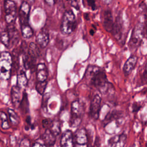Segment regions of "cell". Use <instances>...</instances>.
<instances>
[{
	"mask_svg": "<svg viewBox=\"0 0 147 147\" xmlns=\"http://www.w3.org/2000/svg\"><path fill=\"white\" fill-rule=\"evenodd\" d=\"M85 75L88 78H90L91 84L98 88L100 92L103 94H105L112 85L107 81L105 72L98 66L89 65Z\"/></svg>",
	"mask_w": 147,
	"mask_h": 147,
	"instance_id": "obj_1",
	"label": "cell"
},
{
	"mask_svg": "<svg viewBox=\"0 0 147 147\" xmlns=\"http://www.w3.org/2000/svg\"><path fill=\"white\" fill-rule=\"evenodd\" d=\"M13 68L11 55L7 51L0 53V79L6 80L10 79Z\"/></svg>",
	"mask_w": 147,
	"mask_h": 147,
	"instance_id": "obj_2",
	"label": "cell"
},
{
	"mask_svg": "<svg viewBox=\"0 0 147 147\" xmlns=\"http://www.w3.org/2000/svg\"><path fill=\"white\" fill-rule=\"evenodd\" d=\"M76 26V21L74 13L72 10L66 11L63 16L60 25V30L64 35H69L74 32Z\"/></svg>",
	"mask_w": 147,
	"mask_h": 147,
	"instance_id": "obj_3",
	"label": "cell"
},
{
	"mask_svg": "<svg viewBox=\"0 0 147 147\" xmlns=\"http://www.w3.org/2000/svg\"><path fill=\"white\" fill-rule=\"evenodd\" d=\"M4 9L7 25L14 24L17 17V7L15 2L12 0H5Z\"/></svg>",
	"mask_w": 147,
	"mask_h": 147,
	"instance_id": "obj_4",
	"label": "cell"
},
{
	"mask_svg": "<svg viewBox=\"0 0 147 147\" xmlns=\"http://www.w3.org/2000/svg\"><path fill=\"white\" fill-rule=\"evenodd\" d=\"M71 115L69 124L71 127H77L82 121L81 105L79 100L74 101L71 106Z\"/></svg>",
	"mask_w": 147,
	"mask_h": 147,
	"instance_id": "obj_5",
	"label": "cell"
},
{
	"mask_svg": "<svg viewBox=\"0 0 147 147\" xmlns=\"http://www.w3.org/2000/svg\"><path fill=\"white\" fill-rule=\"evenodd\" d=\"M144 36V29L141 25H138L133 30L129 42L131 50H136L139 47Z\"/></svg>",
	"mask_w": 147,
	"mask_h": 147,
	"instance_id": "obj_6",
	"label": "cell"
},
{
	"mask_svg": "<svg viewBox=\"0 0 147 147\" xmlns=\"http://www.w3.org/2000/svg\"><path fill=\"white\" fill-rule=\"evenodd\" d=\"M100 103H101V98L100 96L96 94L95 95L91 102L90 108V114L91 117L95 120L98 119L99 116V112L100 110Z\"/></svg>",
	"mask_w": 147,
	"mask_h": 147,
	"instance_id": "obj_7",
	"label": "cell"
},
{
	"mask_svg": "<svg viewBox=\"0 0 147 147\" xmlns=\"http://www.w3.org/2000/svg\"><path fill=\"white\" fill-rule=\"evenodd\" d=\"M30 6L27 2H23L18 11V17L21 26L29 24Z\"/></svg>",
	"mask_w": 147,
	"mask_h": 147,
	"instance_id": "obj_8",
	"label": "cell"
},
{
	"mask_svg": "<svg viewBox=\"0 0 147 147\" xmlns=\"http://www.w3.org/2000/svg\"><path fill=\"white\" fill-rule=\"evenodd\" d=\"M28 55L29 57V68H33L36 59L40 55V51L37 45L34 42H30L28 48Z\"/></svg>",
	"mask_w": 147,
	"mask_h": 147,
	"instance_id": "obj_9",
	"label": "cell"
},
{
	"mask_svg": "<svg viewBox=\"0 0 147 147\" xmlns=\"http://www.w3.org/2000/svg\"><path fill=\"white\" fill-rule=\"evenodd\" d=\"M22 96L21 88L17 84L13 86L11 89V103L15 107L19 106Z\"/></svg>",
	"mask_w": 147,
	"mask_h": 147,
	"instance_id": "obj_10",
	"label": "cell"
},
{
	"mask_svg": "<svg viewBox=\"0 0 147 147\" xmlns=\"http://www.w3.org/2000/svg\"><path fill=\"white\" fill-rule=\"evenodd\" d=\"M36 41L42 48H44L48 45L49 41V36L48 32L46 29L43 28L38 33L36 37Z\"/></svg>",
	"mask_w": 147,
	"mask_h": 147,
	"instance_id": "obj_11",
	"label": "cell"
},
{
	"mask_svg": "<svg viewBox=\"0 0 147 147\" xmlns=\"http://www.w3.org/2000/svg\"><path fill=\"white\" fill-rule=\"evenodd\" d=\"M113 24V17L111 11L110 10H105L103 16V25L105 29L108 32H111Z\"/></svg>",
	"mask_w": 147,
	"mask_h": 147,
	"instance_id": "obj_12",
	"label": "cell"
},
{
	"mask_svg": "<svg viewBox=\"0 0 147 147\" xmlns=\"http://www.w3.org/2000/svg\"><path fill=\"white\" fill-rule=\"evenodd\" d=\"M7 30L10 38V45H14L17 44L20 39L19 33L15 27L14 24L7 25Z\"/></svg>",
	"mask_w": 147,
	"mask_h": 147,
	"instance_id": "obj_13",
	"label": "cell"
},
{
	"mask_svg": "<svg viewBox=\"0 0 147 147\" xmlns=\"http://www.w3.org/2000/svg\"><path fill=\"white\" fill-rule=\"evenodd\" d=\"M138 60L137 56L132 55L125 62L123 67V71L126 76L129 75L135 68Z\"/></svg>",
	"mask_w": 147,
	"mask_h": 147,
	"instance_id": "obj_14",
	"label": "cell"
},
{
	"mask_svg": "<svg viewBox=\"0 0 147 147\" xmlns=\"http://www.w3.org/2000/svg\"><path fill=\"white\" fill-rule=\"evenodd\" d=\"M60 145L63 147H72L74 145L73 134L71 130H66L62 134Z\"/></svg>",
	"mask_w": 147,
	"mask_h": 147,
	"instance_id": "obj_15",
	"label": "cell"
},
{
	"mask_svg": "<svg viewBox=\"0 0 147 147\" xmlns=\"http://www.w3.org/2000/svg\"><path fill=\"white\" fill-rule=\"evenodd\" d=\"M48 70L44 63H38L36 66V77L37 81L44 82L48 78Z\"/></svg>",
	"mask_w": 147,
	"mask_h": 147,
	"instance_id": "obj_16",
	"label": "cell"
},
{
	"mask_svg": "<svg viewBox=\"0 0 147 147\" xmlns=\"http://www.w3.org/2000/svg\"><path fill=\"white\" fill-rule=\"evenodd\" d=\"M126 135L122 134L110 138L108 141V143L111 146H123L126 144Z\"/></svg>",
	"mask_w": 147,
	"mask_h": 147,
	"instance_id": "obj_17",
	"label": "cell"
},
{
	"mask_svg": "<svg viewBox=\"0 0 147 147\" xmlns=\"http://www.w3.org/2000/svg\"><path fill=\"white\" fill-rule=\"evenodd\" d=\"M75 140L76 144L83 145L87 143L88 138L87 131L84 128H81L78 130L75 134Z\"/></svg>",
	"mask_w": 147,
	"mask_h": 147,
	"instance_id": "obj_18",
	"label": "cell"
},
{
	"mask_svg": "<svg viewBox=\"0 0 147 147\" xmlns=\"http://www.w3.org/2000/svg\"><path fill=\"white\" fill-rule=\"evenodd\" d=\"M42 141L45 146H53L56 142V136L49 129H45L42 134Z\"/></svg>",
	"mask_w": 147,
	"mask_h": 147,
	"instance_id": "obj_19",
	"label": "cell"
},
{
	"mask_svg": "<svg viewBox=\"0 0 147 147\" xmlns=\"http://www.w3.org/2000/svg\"><path fill=\"white\" fill-rule=\"evenodd\" d=\"M114 37L117 40L119 39L122 34V23L121 19L119 17H118L116 18L115 22H114L113 29L111 32Z\"/></svg>",
	"mask_w": 147,
	"mask_h": 147,
	"instance_id": "obj_20",
	"label": "cell"
},
{
	"mask_svg": "<svg viewBox=\"0 0 147 147\" xmlns=\"http://www.w3.org/2000/svg\"><path fill=\"white\" fill-rule=\"evenodd\" d=\"M28 84V78L26 77L25 72L21 70L17 74V85L21 88H25Z\"/></svg>",
	"mask_w": 147,
	"mask_h": 147,
	"instance_id": "obj_21",
	"label": "cell"
},
{
	"mask_svg": "<svg viewBox=\"0 0 147 147\" xmlns=\"http://www.w3.org/2000/svg\"><path fill=\"white\" fill-rule=\"evenodd\" d=\"M0 40L1 42L7 48H9L10 46V38L7 30L6 28H2L0 30Z\"/></svg>",
	"mask_w": 147,
	"mask_h": 147,
	"instance_id": "obj_22",
	"label": "cell"
},
{
	"mask_svg": "<svg viewBox=\"0 0 147 147\" xmlns=\"http://www.w3.org/2000/svg\"><path fill=\"white\" fill-rule=\"evenodd\" d=\"M21 34L24 38H30L33 35V31L29 24L21 26Z\"/></svg>",
	"mask_w": 147,
	"mask_h": 147,
	"instance_id": "obj_23",
	"label": "cell"
},
{
	"mask_svg": "<svg viewBox=\"0 0 147 147\" xmlns=\"http://www.w3.org/2000/svg\"><path fill=\"white\" fill-rule=\"evenodd\" d=\"M19 106L21 109V110L24 113H26L28 112L29 110V103L27 94L26 92H24L22 94V99L20 103Z\"/></svg>",
	"mask_w": 147,
	"mask_h": 147,
	"instance_id": "obj_24",
	"label": "cell"
},
{
	"mask_svg": "<svg viewBox=\"0 0 147 147\" xmlns=\"http://www.w3.org/2000/svg\"><path fill=\"white\" fill-rule=\"evenodd\" d=\"M7 113L10 122L13 125H18L20 123V118L17 114L11 109H7Z\"/></svg>",
	"mask_w": 147,
	"mask_h": 147,
	"instance_id": "obj_25",
	"label": "cell"
},
{
	"mask_svg": "<svg viewBox=\"0 0 147 147\" xmlns=\"http://www.w3.org/2000/svg\"><path fill=\"white\" fill-rule=\"evenodd\" d=\"M0 121L1 122V127L3 129L6 130L10 127L7 116L6 114L2 111H0Z\"/></svg>",
	"mask_w": 147,
	"mask_h": 147,
	"instance_id": "obj_26",
	"label": "cell"
},
{
	"mask_svg": "<svg viewBox=\"0 0 147 147\" xmlns=\"http://www.w3.org/2000/svg\"><path fill=\"white\" fill-rule=\"evenodd\" d=\"M49 129L56 136H58L60 133V124L58 121H52Z\"/></svg>",
	"mask_w": 147,
	"mask_h": 147,
	"instance_id": "obj_27",
	"label": "cell"
},
{
	"mask_svg": "<svg viewBox=\"0 0 147 147\" xmlns=\"http://www.w3.org/2000/svg\"><path fill=\"white\" fill-rule=\"evenodd\" d=\"M47 82L46 80L44 82L37 81L36 86V90L41 95L44 92L47 87Z\"/></svg>",
	"mask_w": 147,
	"mask_h": 147,
	"instance_id": "obj_28",
	"label": "cell"
},
{
	"mask_svg": "<svg viewBox=\"0 0 147 147\" xmlns=\"http://www.w3.org/2000/svg\"><path fill=\"white\" fill-rule=\"evenodd\" d=\"M87 6L92 10H95L96 9V0H86Z\"/></svg>",
	"mask_w": 147,
	"mask_h": 147,
	"instance_id": "obj_29",
	"label": "cell"
},
{
	"mask_svg": "<svg viewBox=\"0 0 147 147\" xmlns=\"http://www.w3.org/2000/svg\"><path fill=\"white\" fill-rule=\"evenodd\" d=\"M116 115V114L115 113H109L108 114H107L106 117H105V125H106V123H107L108 122H111L112 120H113L114 117Z\"/></svg>",
	"mask_w": 147,
	"mask_h": 147,
	"instance_id": "obj_30",
	"label": "cell"
},
{
	"mask_svg": "<svg viewBox=\"0 0 147 147\" xmlns=\"http://www.w3.org/2000/svg\"><path fill=\"white\" fill-rule=\"evenodd\" d=\"M52 122V121L51 119L49 118H47L42 120V124L44 127H45V129H49V127L51 126Z\"/></svg>",
	"mask_w": 147,
	"mask_h": 147,
	"instance_id": "obj_31",
	"label": "cell"
},
{
	"mask_svg": "<svg viewBox=\"0 0 147 147\" xmlns=\"http://www.w3.org/2000/svg\"><path fill=\"white\" fill-rule=\"evenodd\" d=\"M20 146H30V142L28 138H24L21 140Z\"/></svg>",
	"mask_w": 147,
	"mask_h": 147,
	"instance_id": "obj_32",
	"label": "cell"
},
{
	"mask_svg": "<svg viewBox=\"0 0 147 147\" xmlns=\"http://www.w3.org/2000/svg\"><path fill=\"white\" fill-rule=\"evenodd\" d=\"M68 3L74 8L78 10L79 9V0H68Z\"/></svg>",
	"mask_w": 147,
	"mask_h": 147,
	"instance_id": "obj_33",
	"label": "cell"
},
{
	"mask_svg": "<svg viewBox=\"0 0 147 147\" xmlns=\"http://www.w3.org/2000/svg\"><path fill=\"white\" fill-rule=\"evenodd\" d=\"M45 3L49 6H52L56 3V0H44Z\"/></svg>",
	"mask_w": 147,
	"mask_h": 147,
	"instance_id": "obj_34",
	"label": "cell"
},
{
	"mask_svg": "<svg viewBox=\"0 0 147 147\" xmlns=\"http://www.w3.org/2000/svg\"><path fill=\"white\" fill-rule=\"evenodd\" d=\"M33 146H45V145L44 144V143L42 142L41 143H40V142H38V141H36V142H34L33 145H32Z\"/></svg>",
	"mask_w": 147,
	"mask_h": 147,
	"instance_id": "obj_35",
	"label": "cell"
},
{
	"mask_svg": "<svg viewBox=\"0 0 147 147\" xmlns=\"http://www.w3.org/2000/svg\"><path fill=\"white\" fill-rule=\"evenodd\" d=\"M102 2H103L104 4L109 5L112 2L113 0H102Z\"/></svg>",
	"mask_w": 147,
	"mask_h": 147,
	"instance_id": "obj_36",
	"label": "cell"
},
{
	"mask_svg": "<svg viewBox=\"0 0 147 147\" xmlns=\"http://www.w3.org/2000/svg\"><path fill=\"white\" fill-rule=\"evenodd\" d=\"M35 0H29V1H30V2H33Z\"/></svg>",
	"mask_w": 147,
	"mask_h": 147,
	"instance_id": "obj_37",
	"label": "cell"
}]
</instances>
